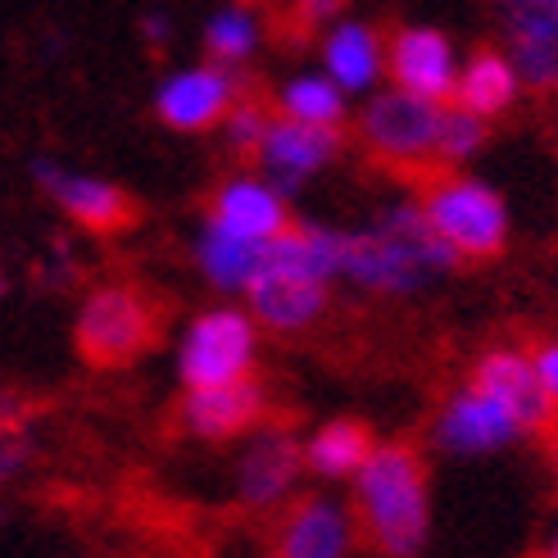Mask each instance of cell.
<instances>
[{
    "label": "cell",
    "instance_id": "cell-4",
    "mask_svg": "<svg viewBox=\"0 0 558 558\" xmlns=\"http://www.w3.org/2000/svg\"><path fill=\"white\" fill-rule=\"evenodd\" d=\"M423 218L454 259H486L509 241V205L490 182L440 178L423 195Z\"/></svg>",
    "mask_w": 558,
    "mask_h": 558
},
{
    "label": "cell",
    "instance_id": "cell-10",
    "mask_svg": "<svg viewBox=\"0 0 558 558\" xmlns=\"http://www.w3.org/2000/svg\"><path fill=\"white\" fill-rule=\"evenodd\" d=\"M232 105H236V73L218 69V64L178 69V73L163 77L159 92H155L159 119L178 132H205V128L228 119Z\"/></svg>",
    "mask_w": 558,
    "mask_h": 558
},
{
    "label": "cell",
    "instance_id": "cell-2",
    "mask_svg": "<svg viewBox=\"0 0 558 558\" xmlns=\"http://www.w3.org/2000/svg\"><path fill=\"white\" fill-rule=\"evenodd\" d=\"M337 245L341 232L318 228V222L287 228L272 245H264V264L255 282L245 287L255 323L272 331H304L310 323H318L327 310V291L341 277Z\"/></svg>",
    "mask_w": 558,
    "mask_h": 558
},
{
    "label": "cell",
    "instance_id": "cell-23",
    "mask_svg": "<svg viewBox=\"0 0 558 558\" xmlns=\"http://www.w3.org/2000/svg\"><path fill=\"white\" fill-rule=\"evenodd\" d=\"M345 100L350 96L331 87L323 73H295L282 82V92H277L282 119L304 123V128H331V132H337L345 119Z\"/></svg>",
    "mask_w": 558,
    "mask_h": 558
},
{
    "label": "cell",
    "instance_id": "cell-17",
    "mask_svg": "<svg viewBox=\"0 0 558 558\" xmlns=\"http://www.w3.org/2000/svg\"><path fill=\"white\" fill-rule=\"evenodd\" d=\"M33 173H37V182L46 186L50 201L60 205L73 222H82V228L109 232V228H119V222H128V195H123L114 182L92 178V173L60 169V163H50V159H41Z\"/></svg>",
    "mask_w": 558,
    "mask_h": 558
},
{
    "label": "cell",
    "instance_id": "cell-26",
    "mask_svg": "<svg viewBox=\"0 0 558 558\" xmlns=\"http://www.w3.org/2000/svg\"><path fill=\"white\" fill-rule=\"evenodd\" d=\"M482 146H486V123H482V119H472V114H463V109H454V105H445L436 159H445V163H463V159L477 155Z\"/></svg>",
    "mask_w": 558,
    "mask_h": 558
},
{
    "label": "cell",
    "instance_id": "cell-8",
    "mask_svg": "<svg viewBox=\"0 0 558 558\" xmlns=\"http://www.w3.org/2000/svg\"><path fill=\"white\" fill-rule=\"evenodd\" d=\"M386 73L396 77V92L445 105L454 96V82H459L454 41L445 37L440 27H427V23L400 27V33L386 41Z\"/></svg>",
    "mask_w": 558,
    "mask_h": 558
},
{
    "label": "cell",
    "instance_id": "cell-7",
    "mask_svg": "<svg viewBox=\"0 0 558 558\" xmlns=\"http://www.w3.org/2000/svg\"><path fill=\"white\" fill-rule=\"evenodd\" d=\"M150 304L128 287H100L77 310V345L96 364H123L150 341Z\"/></svg>",
    "mask_w": 558,
    "mask_h": 558
},
{
    "label": "cell",
    "instance_id": "cell-15",
    "mask_svg": "<svg viewBox=\"0 0 558 558\" xmlns=\"http://www.w3.org/2000/svg\"><path fill=\"white\" fill-rule=\"evenodd\" d=\"M468 386H477L482 396H490L522 432H536V427H545L554 417L545 390H541L532 354H522V350H490V354H482Z\"/></svg>",
    "mask_w": 558,
    "mask_h": 558
},
{
    "label": "cell",
    "instance_id": "cell-28",
    "mask_svg": "<svg viewBox=\"0 0 558 558\" xmlns=\"http://www.w3.org/2000/svg\"><path fill=\"white\" fill-rule=\"evenodd\" d=\"M532 364H536V377H541V390H545L549 409H558V341L541 345V350L532 354Z\"/></svg>",
    "mask_w": 558,
    "mask_h": 558
},
{
    "label": "cell",
    "instance_id": "cell-9",
    "mask_svg": "<svg viewBox=\"0 0 558 558\" xmlns=\"http://www.w3.org/2000/svg\"><path fill=\"white\" fill-rule=\"evenodd\" d=\"M522 436V427L499 409L490 396H482L477 386H463L445 400L436 417V445L454 459H486L499 454Z\"/></svg>",
    "mask_w": 558,
    "mask_h": 558
},
{
    "label": "cell",
    "instance_id": "cell-29",
    "mask_svg": "<svg viewBox=\"0 0 558 558\" xmlns=\"http://www.w3.org/2000/svg\"><path fill=\"white\" fill-rule=\"evenodd\" d=\"M142 33L155 41V46H163V41H169L173 37V23L169 19H163V14H146V23H142Z\"/></svg>",
    "mask_w": 558,
    "mask_h": 558
},
{
    "label": "cell",
    "instance_id": "cell-19",
    "mask_svg": "<svg viewBox=\"0 0 558 558\" xmlns=\"http://www.w3.org/2000/svg\"><path fill=\"white\" fill-rule=\"evenodd\" d=\"M259 413H264L259 381H232L214 390H186L182 423L205 440H228V436H241L245 427H255Z\"/></svg>",
    "mask_w": 558,
    "mask_h": 558
},
{
    "label": "cell",
    "instance_id": "cell-13",
    "mask_svg": "<svg viewBox=\"0 0 558 558\" xmlns=\"http://www.w3.org/2000/svg\"><path fill=\"white\" fill-rule=\"evenodd\" d=\"M354 536V509L331 495H310L277 526V558H350Z\"/></svg>",
    "mask_w": 558,
    "mask_h": 558
},
{
    "label": "cell",
    "instance_id": "cell-5",
    "mask_svg": "<svg viewBox=\"0 0 558 558\" xmlns=\"http://www.w3.org/2000/svg\"><path fill=\"white\" fill-rule=\"evenodd\" d=\"M259 359L255 318L241 310H209L201 314L178 345V377L186 390H214L250 381V368Z\"/></svg>",
    "mask_w": 558,
    "mask_h": 558
},
{
    "label": "cell",
    "instance_id": "cell-27",
    "mask_svg": "<svg viewBox=\"0 0 558 558\" xmlns=\"http://www.w3.org/2000/svg\"><path fill=\"white\" fill-rule=\"evenodd\" d=\"M268 123H272L268 109L250 105V100H236V105H232V114L222 119V136H228V146H232V150L255 155L259 142H264V132H268Z\"/></svg>",
    "mask_w": 558,
    "mask_h": 558
},
{
    "label": "cell",
    "instance_id": "cell-3",
    "mask_svg": "<svg viewBox=\"0 0 558 558\" xmlns=\"http://www.w3.org/2000/svg\"><path fill=\"white\" fill-rule=\"evenodd\" d=\"M354 522L386 558H417L432 536L427 468L409 445H373L354 477Z\"/></svg>",
    "mask_w": 558,
    "mask_h": 558
},
{
    "label": "cell",
    "instance_id": "cell-24",
    "mask_svg": "<svg viewBox=\"0 0 558 558\" xmlns=\"http://www.w3.org/2000/svg\"><path fill=\"white\" fill-rule=\"evenodd\" d=\"M205 50H209V64L232 73L236 64H245L250 54L259 50V19L250 10H241V5H228V10L209 14V23H205Z\"/></svg>",
    "mask_w": 558,
    "mask_h": 558
},
{
    "label": "cell",
    "instance_id": "cell-12",
    "mask_svg": "<svg viewBox=\"0 0 558 558\" xmlns=\"http://www.w3.org/2000/svg\"><path fill=\"white\" fill-rule=\"evenodd\" d=\"M505 54L522 87L558 92V0H513L505 5Z\"/></svg>",
    "mask_w": 558,
    "mask_h": 558
},
{
    "label": "cell",
    "instance_id": "cell-30",
    "mask_svg": "<svg viewBox=\"0 0 558 558\" xmlns=\"http://www.w3.org/2000/svg\"><path fill=\"white\" fill-rule=\"evenodd\" d=\"M536 558H558V522H554V532L545 536V545H541V554Z\"/></svg>",
    "mask_w": 558,
    "mask_h": 558
},
{
    "label": "cell",
    "instance_id": "cell-22",
    "mask_svg": "<svg viewBox=\"0 0 558 558\" xmlns=\"http://www.w3.org/2000/svg\"><path fill=\"white\" fill-rule=\"evenodd\" d=\"M195 259H201V272L218 291H245L264 264V245H250V241L228 236V232H218L205 222L201 241H195Z\"/></svg>",
    "mask_w": 558,
    "mask_h": 558
},
{
    "label": "cell",
    "instance_id": "cell-20",
    "mask_svg": "<svg viewBox=\"0 0 558 558\" xmlns=\"http://www.w3.org/2000/svg\"><path fill=\"white\" fill-rule=\"evenodd\" d=\"M518 92H522V77L509 64V54L505 50H477L472 60L459 64V82H454L450 105L486 123L495 114H505V109L518 100Z\"/></svg>",
    "mask_w": 558,
    "mask_h": 558
},
{
    "label": "cell",
    "instance_id": "cell-14",
    "mask_svg": "<svg viewBox=\"0 0 558 558\" xmlns=\"http://www.w3.org/2000/svg\"><path fill=\"white\" fill-rule=\"evenodd\" d=\"M304 472V445L291 432H255L236 459V495L255 509H272L295 490Z\"/></svg>",
    "mask_w": 558,
    "mask_h": 558
},
{
    "label": "cell",
    "instance_id": "cell-16",
    "mask_svg": "<svg viewBox=\"0 0 558 558\" xmlns=\"http://www.w3.org/2000/svg\"><path fill=\"white\" fill-rule=\"evenodd\" d=\"M205 222H209V228H218V232H228V236L250 241V245H272L277 236L291 228L282 191L268 186L264 178H232V182H222Z\"/></svg>",
    "mask_w": 558,
    "mask_h": 558
},
{
    "label": "cell",
    "instance_id": "cell-21",
    "mask_svg": "<svg viewBox=\"0 0 558 558\" xmlns=\"http://www.w3.org/2000/svg\"><path fill=\"white\" fill-rule=\"evenodd\" d=\"M373 454V436L368 427L350 423V417H337V423H323L310 440H304V468L323 482H354L359 468Z\"/></svg>",
    "mask_w": 558,
    "mask_h": 558
},
{
    "label": "cell",
    "instance_id": "cell-1",
    "mask_svg": "<svg viewBox=\"0 0 558 558\" xmlns=\"http://www.w3.org/2000/svg\"><path fill=\"white\" fill-rule=\"evenodd\" d=\"M459 259L440 245V236L427 228L423 205H390L368 228L341 232L337 268L345 282L364 287L373 295H413L445 277Z\"/></svg>",
    "mask_w": 558,
    "mask_h": 558
},
{
    "label": "cell",
    "instance_id": "cell-6",
    "mask_svg": "<svg viewBox=\"0 0 558 558\" xmlns=\"http://www.w3.org/2000/svg\"><path fill=\"white\" fill-rule=\"evenodd\" d=\"M440 119H445V105L432 100H417L409 92H373L364 105V119H359V132L377 159L386 163H432L436 159V142H440Z\"/></svg>",
    "mask_w": 558,
    "mask_h": 558
},
{
    "label": "cell",
    "instance_id": "cell-31",
    "mask_svg": "<svg viewBox=\"0 0 558 558\" xmlns=\"http://www.w3.org/2000/svg\"><path fill=\"white\" fill-rule=\"evenodd\" d=\"M554 472H558V432H554Z\"/></svg>",
    "mask_w": 558,
    "mask_h": 558
},
{
    "label": "cell",
    "instance_id": "cell-11",
    "mask_svg": "<svg viewBox=\"0 0 558 558\" xmlns=\"http://www.w3.org/2000/svg\"><path fill=\"white\" fill-rule=\"evenodd\" d=\"M341 150V132L331 128H304V123H291L277 114L264 132V142L255 150L259 169H264V182L277 186V191H295L310 178H318L331 159Z\"/></svg>",
    "mask_w": 558,
    "mask_h": 558
},
{
    "label": "cell",
    "instance_id": "cell-18",
    "mask_svg": "<svg viewBox=\"0 0 558 558\" xmlns=\"http://www.w3.org/2000/svg\"><path fill=\"white\" fill-rule=\"evenodd\" d=\"M331 87L345 96H364L377 87V77L386 73V41L373 33L368 23L341 19L331 33L323 37V69H318Z\"/></svg>",
    "mask_w": 558,
    "mask_h": 558
},
{
    "label": "cell",
    "instance_id": "cell-25",
    "mask_svg": "<svg viewBox=\"0 0 558 558\" xmlns=\"http://www.w3.org/2000/svg\"><path fill=\"white\" fill-rule=\"evenodd\" d=\"M33 459V413L23 400L0 390V482L19 477Z\"/></svg>",
    "mask_w": 558,
    "mask_h": 558
}]
</instances>
